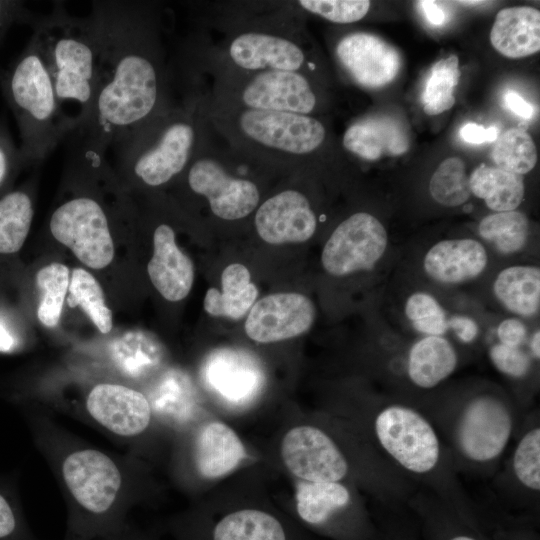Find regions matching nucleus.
Returning a JSON list of instances; mask_svg holds the SVG:
<instances>
[{
    "label": "nucleus",
    "instance_id": "f257e3e1",
    "mask_svg": "<svg viewBox=\"0 0 540 540\" xmlns=\"http://www.w3.org/2000/svg\"><path fill=\"white\" fill-rule=\"evenodd\" d=\"M160 12L151 2L92 4L100 49L97 84L87 119L69 136L106 154L173 101Z\"/></svg>",
    "mask_w": 540,
    "mask_h": 540
},
{
    "label": "nucleus",
    "instance_id": "f03ea898",
    "mask_svg": "<svg viewBox=\"0 0 540 540\" xmlns=\"http://www.w3.org/2000/svg\"><path fill=\"white\" fill-rule=\"evenodd\" d=\"M210 130L201 94L183 87L179 101L173 100L113 149L124 174L138 184L155 189L184 173Z\"/></svg>",
    "mask_w": 540,
    "mask_h": 540
},
{
    "label": "nucleus",
    "instance_id": "7ed1b4c3",
    "mask_svg": "<svg viewBox=\"0 0 540 540\" xmlns=\"http://www.w3.org/2000/svg\"><path fill=\"white\" fill-rule=\"evenodd\" d=\"M201 96L216 134L265 167L296 169L327 140L325 125L313 115L237 108Z\"/></svg>",
    "mask_w": 540,
    "mask_h": 540
},
{
    "label": "nucleus",
    "instance_id": "20e7f679",
    "mask_svg": "<svg viewBox=\"0 0 540 540\" xmlns=\"http://www.w3.org/2000/svg\"><path fill=\"white\" fill-rule=\"evenodd\" d=\"M28 22L73 133L87 119L95 94L100 58L95 23L91 15H70L61 3L47 15H32Z\"/></svg>",
    "mask_w": 540,
    "mask_h": 540
},
{
    "label": "nucleus",
    "instance_id": "39448f33",
    "mask_svg": "<svg viewBox=\"0 0 540 540\" xmlns=\"http://www.w3.org/2000/svg\"><path fill=\"white\" fill-rule=\"evenodd\" d=\"M1 86L19 129L18 148L23 164L42 161L71 134L72 127L59 106L33 35L2 76Z\"/></svg>",
    "mask_w": 540,
    "mask_h": 540
},
{
    "label": "nucleus",
    "instance_id": "423d86ee",
    "mask_svg": "<svg viewBox=\"0 0 540 540\" xmlns=\"http://www.w3.org/2000/svg\"><path fill=\"white\" fill-rule=\"evenodd\" d=\"M183 75L209 76L198 88L210 101L252 110L313 115L319 98L309 75L289 71L239 72L220 67L183 66Z\"/></svg>",
    "mask_w": 540,
    "mask_h": 540
},
{
    "label": "nucleus",
    "instance_id": "0eeeda50",
    "mask_svg": "<svg viewBox=\"0 0 540 540\" xmlns=\"http://www.w3.org/2000/svg\"><path fill=\"white\" fill-rule=\"evenodd\" d=\"M234 156L235 149L211 127L208 137L181 175L189 190L203 197L211 213L225 221L248 217L256 211L261 200L260 189L254 180L239 175L254 160L244 155L237 172H233Z\"/></svg>",
    "mask_w": 540,
    "mask_h": 540
},
{
    "label": "nucleus",
    "instance_id": "6e6552de",
    "mask_svg": "<svg viewBox=\"0 0 540 540\" xmlns=\"http://www.w3.org/2000/svg\"><path fill=\"white\" fill-rule=\"evenodd\" d=\"M373 433L382 453L401 470L433 482L447 471V455L429 419L402 403L382 405L374 414Z\"/></svg>",
    "mask_w": 540,
    "mask_h": 540
},
{
    "label": "nucleus",
    "instance_id": "1a4fd4ad",
    "mask_svg": "<svg viewBox=\"0 0 540 540\" xmlns=\"http://www.w3.org/2000/svg\"><path fill=\"white\" fill-rule=\"evenodd\" d=\"M451 436L457 453L467 462L488 464L505 451L514 430L510 405L494 394H479L460 408Z\"/></svg>",
    "mask_w": 540,
    "mask_h": 540
},
{
    "label": "nucleus",
    "instance_id": "9d476101",
    "mask_svg": "<svg viewBox=\"0 0 540 540\" xmlns=\"http://www.w3.org/2000/svg\"><path fill=\"white\" fill-rule=\"evenodd\" d=\"M49 229L87 267L102 269L114 257V242L107 212L94 196L76 194L52 212Z\"/></svg>",
    "mask_w": 540,
    "mask_h": 540
},
{
    "label": "nucleus",
    "instance_id": "9b49d317",
    "mask_svg": "<svg viewBox=\"0 0 540 540\" xmlns=\"http://www.w3.org/2000/svg\"><path fill=\"white\" fill-rule=\"evenodd\" d=\"M387 245L383 224L370 213L356 212L334 229L323 247L321 262L333 276L368 271L384 256Z\"/></svg>",
    "mask_w": 540,
    "mask_h": 540
},
{
    "label": "nucleus",
    "instance_id": "f8f14e48",
    "mask_svg": "<svg viewBox=\"0 0 540 540\" xmlns=\"http://www.w3.org/2000/svg\"><path fill=\"white\" fill-rule=\"evenodd\" d=\"M281 454L286 467L310 482H340L349 463L335 441L314 426H297L286 433Z\"/></svg>",
    "mask_w": 540,
    "mask_h": 540
},
{
    "label": "nucleus",
    "instance_id": "ddd939ff",
    "mask_svg": "<svg viewBox=\"0 0 540 540\" xmlns=\"http://www.w3.org/2000/svg\"><path fill=\"white\" fill-rule=\"evenodd\" d=\"M62 474L76 502L94 516L110 511L122 483L114 461L93 449L79 450L67 456Z\"/></svg>",
    "mask_w": 540,
    "mask_h": 540
},
{
    "label": "nucleus",
    "instance_id": "4468645a",
    "mask_svg": "<svg viewBox=\"0 0 540 540\" xmlns=\"http://www.w3.org/2000/svg\"><path fill=\"white\" fill-rule=\"evenodd\" d=\"M201 376L210 391L235 408L253 403L265 384L260 362L253 355L232 348L213 351L202 366Z\"/></svg>",
    "mask_w": 540,
    "mask_h": 540
},
{
    "label": "nucleus",
    "instance_id": "2eb2a0df",
    "mask_svg": "<svg viewBox=\"0 0 540 540\" xmlns=\"http://www.w3.org/2000/svg\"><path fill=\"white\" fill-rule=\"evenodd\" d=\"M315 307L299 293H276L265 296L250 309L245 322L249 338L271 343L305 333L313 324Z\"/></svg>",
    "mask_w": 540,
    "mask_h": 540
},
{
    "label": "nucleus",
    "instance_id": "dca6fc26",
    "mask_svg": "<svg viewBox=\"0 0 540 540\" xmlns=\"http://www.w3.org/2000/svg\"><path fill=\"white\" fill-rule=\"evenodd\" d=\"M317 223L308 197L294 188L283 189L265 199L254 215L259 237L269 244L307 241L314 235Z\"/></svg>",
    "mask_w": 540,
    "mask_h": 540
},
{
    "label": "nucleus",
    "instance_id": "f3484780",
    "mask_svg": "<svg viewBox=\"0 0 540 540\" xmlns=\"http://www.w3.org/2000/svg\"><path fill=\"white\" fill-rule=\"evenodd\" d=\"M335 55L351 79L365 88H379L390 83L401 66L398 51L367 32L343 36L336 45Z\"/></svg>",
    "mask_w": 540,
    "mask_h": 540
},
{
    "label": "nucleus",
    "instance_id": "a211bd4d",
    "mask_svg": "<svg viewBox=\"0 0 540 540\" xmlns=\"http://www.w3.org/2000/svg\"><path fill=\"white\" fill-rule=\"evenodd\" d=\"M86 408L98 423L120 436H135L143 432L152 413L144 394L111 383L93 387L87 397Z\"/></svg>",
    "mask_w": 540,
    "mask_h": 540
},
{
    "label": "nucleus",
    "instance_id": "6ab92c4d",
    "mask_svg": "<svg viewBox=\"0 0 540 540\" xmlns=\"http://www.w3.org/2000/svg\"><path fill=\"white\" fill-rule=\"evenodd\" d=\"M154 251L147 265L150 280L168 301H180L190 292L194 281L191 259L177 246L173 228L158 225L153 234Z\"/></svg>",
    "mask_w": 540,
    "mask_h": 540
},
{
    "label": "nucleus",
    "instance_id": "aec40b11",
    "mask_svg": "<svg viewBox=\"0 0 540 540\" xmlns=\"http://www.w3.org/2000/svg\"><path fill=\"white\" fill-rule=\"evenodd\" d=\"M487 265L485 247L472 238L441 240L429 248L423 259V268L429 278L447 285L473 280Z\"/></svg>",
    "mask_w": 540,
    "mask_h": 540
},
{
    "label": "nucleus",
    "instance_id": "412c9836",
    "mask_svg": "<svg viewBox=\"0 0 540 540\" xmlns=\"http://www.w3.org/2000/svg\"><path fill=\"white\" fill-rule=\"evenodd\" d=\"M343 147L365 160L384 155H401L409 148L403 127L389 117H366L352 123L342 139Z\"/></svg>",
    "mask_w": 540,
    "mask_h": 540
},
{
    "label": "nucleus",
    "instance_id": "4be33fe9",
    "mask_svg": "<svg viewBox=\"0 0 540 540\" xmlns=\"http://www.w3.org/2000/svg\"><path fill=\"white\" fill-rule=\"evenodd\" d=\"M490 41L496 51L508 58H522L540 49V12L529 6L500 10L494 20Z\"/></svg>",
    "mask_w": 540,
    "mask_h": 540
},
{
    "label": "nucleus",
    "instance_id": "5701e85b",
    "mask_svg": "<svg viewBox=\"0 0 540 540\" xmlns=\"http://www.w3.org/2000/svg\"><path fill=\"white\" fill-rule=\"evenodd\" d=\"M246 451L235 431L222 422H210L195 441V464L205 478L214 479L234 470Z\"/></svg>",
    "mask_w": 540,
    "mask_h": 540
},
{
    "label": "nucleus",
    "instance_id": "b1692460",
    "mask_svg": "<svg viewBox=\"0 0 540 540\" xmlns=\"http://www.w3.org/2000/svg\"><path fill=\"white\" fill-rule=\"evenodd\" d=\"M458 365V354L443 336H424L414 342L407 358V376L419 389L429 390L450 377Z\"/></svg>",
    "mask_w": 540,
    "mask_h": 540
},
{
    "label": "nucleus",
    "instance_id": "393cba45",
    "mask_svg": "<svg viewBox=\"0 0 540 540\" xmlns=\"http://www.w3.org/2000/svg\"><path fill=\"white\" fill-rule=\"evenodd\" d=\"M493 293L509 312L532 317L540 306V269L532 265H514L502 269L494 279Z\"/></svg>",
    "mask_w": 540,
    "mask_h": 540
},
{
    "label": "nucleus",
    "instance_id": "a878e982",
    "mask_svg": "<svg viewBox=\"0 0 540 540\" xmlns=\"http://www.w3.org/2000/svg\"><path fill=\"white\" fill-rule=\"evenodd\" d=\"M222 291L209 288L204 297V309L212 316L242 318L254 305L258 290L250 281L249 270L242 264L228 265L221 275Z\"/></svg>",
    "mask_w": 540,
    "mask_h": 540
},
{
    "label": "nucleus",
    "instance_id": "bb28decb",
    "mask_svg": "<svg viewBox=\"0 0 540 540\" xmlns=\"http://www.w3.org/2000/svg\"><path fill=\"white\" fill-rule=\"evenodd\" d=\"M352 501L349 489L341 482L300 481L296 489V512L311 526H324L345 510Z\"/></svg>",
    "mask_w": 540,
    "mask_h": 540
},
{
    "label": "nucleus",
    "instance_id": "cd10ccee",
    "mask_svg": "<svg viewBox=\"0 0 540 540\" xmlns=\"http://www.w3.org/2000/svg\"><path fill=\"white\" fill-rule=\"evenodd\" d=\"M151 411L167 423L182 425L195 416L197 400L189 378L182 372H167L148 399Z\"/></svg>",
    "mask_w": 540,
    "mask_h": 540
},
{
    "label": "nucleus",
    "instance_id": "c85d7f7f",
    "mask_svg": "<svg viewBox=\"0 0 540 540\" xmlns=\"http://www.w3.org/2000/svg\"><path fill=\"white\" fill-rule=\"evenodd\" d=\"M470 191L484 200L495 212L515 210L524 197V183L520 175L490 167L478 166L469 177Z\"/></svg>",
    "mask_w": 540,
    "mask_h": 540
},
{
    "label": "nucleus",
    "instance_id": "c756f323",
    "mask_svg": "<svg viewBox=\"0 0 540 540\" xmlns=\"http://www.w3.org/2000/svg\"><path fill=\"white\" fill-rule=\"evenodd\" d=\"M211 540H288V535L274 515L258 509H241L215 523Z\"/></svg>",
    "mask_w": 540,
    "mask_h": 540
},
{
    "label": "nucleus",
    "instance_id": "7c9ffc66",
    "mask_svg": "<svg viewBox=\"0 0 540 540\" xmlns=\"http://www.w3.org/2000/svg\"><path fill=\"white\" fill-rule=\"evenodd\" d=\"M34 215L31 195L22 189L0 198V253L20 250L30 231Z\"/></svg>",
    "mask_w": 540,
    "mask_h": 540
},
{
    "label": "nucleus",
    "instance_id": "2f4dec72",
    "mask_svg": "<svg viewBox=\"0 0 540 540\" xmlns=\"http://www.w3.org/2000/svg\"><path fill=\"white\" fill-rule=\"evenodd\" d=\"M117 367L131 377H142L158 368L163 360L160 343L143 332H131L112 349Z\"/></svg>",
    "mask_w": 540,
    "mask_h": 540
},
{
    "label": "nucleus",
    "instance_id": "473e14b6",
    "mask_svg": "<svg viewBox=\"0 0 540 540\" xmlns=\"http://www.w3.org/2000/svg\"><path fill=\"white\" fill-rule=\"evenodd\" d=\"M478 233L500 253L514 254L527 244L529 222L520 211L496 212L480 221Z\"/></svg>",
    "mask_w": 540,
    "mask_h": 540
},
{
    "label": "nucleus",
    "instance_id": "72a5a7b5",
    "mask_svg": "<svg viewBox=\"0 0 540 540\" xmlns=\"http://www.w3.org/2000/svg\"><path fill=\"white\" fill-rule=\"evenodd\" d=\"M68 303L79 306L98 330L109 333L113 327L112 312L105 303L103 290L87 270L75 268L69 282Z\"/></svg>",
    "mask_w": 540,
    "mask_h": 540
},
{
    "label": "nucleus",
    "instance_id": "f704fd0d",
    "mask_svg": "<svg viewBox=\"0 0 540 540\" xmlns=\"http://www.w3.org/2000/svg\"><path fill=\"white\" fill-rule=\"evenodd\" d=\"M458 64V57L451 54L432 66L421 95L426 114L443 113L455 104L454 92L460 78Z\"/></svg>",
    "mask_w": 540,
    "mask_h": 540
},
{
    "label": "nucleus",
    "instance_id": "c9c22d12",
    "mask_svg": "<svg viewBox=\"0 0 540 540\" xmlns=\"http://www.w3.org/2000/svg\"><path fill=\"white\" fill-rule=\"evenodd\" d=\"M69 282V268L62 263L53 262L38 271L36 284L40 302L37 316L43 325L55 327L59 323Z\"/></svg>",
    "mask_w": 540,
    "mask_h": 540
},
{
    "label": "nucleus",
    "instance_id": "e433bc0d",
    "mask_svg": "<svg viewBox=\"0 0 540 540\" xmlns=\"http://www.w3.org/2000/svg\"><path fill=\"white\" fill-rule=\"evenodd\" d=\"M491 157L497 168L521 176L534 168L537 151L525 130L512 128L497 137Z\"/></svg>",
    "mask_w": 540,
    "mask_h": 540
},
{
    "label": "nucleus",
    "instance_id": "4c0bfd02",
    "mask_svg": "<svg viewBox=\"0 0 540 540\" xmlns=\"http://www.w3.org/2000/svg\"><path fill=\"white\" fill-rule=\"evenodd\" d=\"M429 191L432 198L443 206L464 204L471 191L463 160L459 157L443 160L430 179Z\"/></svg>",
    "mask_w": 540,
    "mask_h": 540
},
{
    "label": "nucleus",
    "instance_id": "58836bf2",
    "mask_svg": "<svg viewBox=\"0 0 540 540\" xmlns=\"http://www.w3.org/2000/svg\"><path fill=\"white\" fill-rule=\"evenodd\" d=\"M404 312L413 328L425 336H443L449 329L444 308L428 292L412 293L405 302Z\"/></svg>",
    "mask_w": 540,
    "mask_h": 540
},
{
    "label": "nucleus",
    "instance_id": "ea45409f",
    "mask_svg": "<svg viewBox=\"0 0 540 540\" xmlns=\"http://www.w3.org/2000/svg\"><path fill=\"white\" fill-rule=\"evenodd\" d=\"M512 471L521 486L533 493L540 490V428L527 430L518 441L512 457Z\"/></svg>",
    "mask_w": 540,
    "mask_h": 540
},
{
    "label": "nucleus",
    "instance_id": "a19ab883",
    "mask_svg": "<svg viewBox=\"0 0 540 540\" xmlns=\"http://www.w3.org/2000/svg\"><path fill=\"white\" fill-rule=\"evenodd\" d=\"M298 9L338 24H349L363 19L369 12L367 0H299Z\"/></svg>",
    "mask_w": 540,
    "mask_h": 540
},
{
    "label": "nucleus",
    "instance_id": "79ce46f5",
    "mask_svg": "<svg viewBox=\"0 0 540 540\" xmlns=\"http://www.w3.org/2000/svg\"><path fill=\"white\" fill-rule=\"evenodd\" d=\"M490 360L498 371L516 379L525 377L531 369V357L520 348L497 343L489 350Z\"/></svg>",
    "mask_w": 540,
    "mask_h": 540
},
{
    "label": "nucleus",
    "instance_id": "37998d69",
    "mask_svg": "<svg viewBox=\"0 0 540 540\" xmlns=\"http://www.w3.org/2000/svg\"><path fill=\"white\" fill-rule=\"evenodd\" d=\"M21 164L19 148L12 140L6 124L0 121V188Z\"/></svg>",
    "mask_w": 540,
    "mask_h": 540
},
{
    "label": "nucleus",
    "instance_id": "c03bdc74",
    "mask_svg": "<svg viewBox=\"0 0 540 540\" xmlns=\"http://www.w3.org/2000/svg\"><path fill=\"white\" fill-rule=\"evenodd\" d=\"M497 337L500 344L519 348L527 338V328L518 318H506L497 327Z\"/></svg>",
    "mask_w": 540,
    "mask_h": 540
},
{
    "label": "nucleus",
    "instance_id": "a18cd8bd",
    "mask_svg": "<svg viewBox=\"0 0 540 540\" xmlns=\"http://www.w3.org/2000/svg\"><path fill=\"white\" fill-rule=\"evenodd\" d=\"M459 135L465 142L482 144L495 141L499 135V129L495 126L485 128L474 122H469L461 127Z\"/></svg>",
    "mask_w": 540,
    "mask_h": 540
},
{
    "label": "nucleus",
    "instance_id": "49530a36",
    "mask_svg": "<svg viewBox=\"0 0 540 540\" xmlns=\"http://www.w3.org/2000/svg\"><path fill=\"white\" fill-rule=\"evenodd\" d=\"M31 16L32 14L24 10L20 2L0 0V39L14 21H29Z\"/></svg>",
    "mask_w": 540,
    "mask_h": 540
},
{
    "label": "nucleus",
    "instance_id": "de8ad7c7",
    "mask_svg": "<svg viewBox=\"0 0 540 540\" xmlns=\"http://www.w3.org/2000/svg\"><path fill=\"white\" fill-rule=\"evenodd\" d=\"M448 327L455 332L457 338L463 343L473 342L479 334V326L475 320L464 315L449 318Z\"/></svg>",
    "mask_w": 540,
    "mask_h": 540
},
{
    "label": "nucleus",
    "instance_id": "09e8293b",
    "mask_svg": "<svg viewBox=\"0 0 540 540\" xmlns=\"http://www.w3.org/2000/svg\"><path fill=\"white\" fill-rule=\"evenodd\" d=\"M19 529L18 519L9 502L0 494V540H9L16 536Z\"/></svg>",
    "mask_w": 540,
    "mask_h": 540
},
{
    "label": "nucleus",
    "instance_id": "8fccbe9b",
    "mask_svg": "<svg viewBox=\"0 0 540 540\" xmlns=\"http://www.w3.org/2000/svg\"><path fill=\"white\" fill-rule=\"evenodd\" d=\"M503 103L508 110L524 120L532 119L536 113L534 105L526 101L520 94L513 90L505 92L503 95Z\"/></svg>",
    "mask_w": 540,
    "mask_h": 540
},
{
    "label": "nucleus",
    "instance_id": "3c124183",
    "mask_svg": "<svg viewBox=\"0 0 540 540\" xmlns=\"http://www.w3.org/2000/svg\"><path fill=\"white\" fill-rule=\"evenodd\" d=\"M425 19L434 26H440L446 22L447 16L442 7L435 1L417 2Z\"/></svg>",
    "mask_w": 540,
    "mask_h": 540
},
{
    "label": "nucleus",
    "instance_id": "603ef678",
    "mask_svg": "<svg viewBox=\"0 0 540 540\" xmlns=\"http://www.w3.org/2000/svg\"><path fill=\"white\" fill-rule=\"evenodd\" d=\"M14 346V339L8 330L0 323V351H10Z\"/></svg>",
    "mask_w": 540,
    "mask_h": 540
},
{
    "label": "nucleus",
    "instance_id": "864d4df0",
    "mask_svg": "<svg viewBox=\"0 0 540 540\" xmlns=\"http://www.w3.org/2000/svg\"><path fill=\"white\" fill-rule=\"evenodd\" d=\"M530 352L535 359L540 357V332L536 330L530 339Z\"/></svg>",
    "mask_w": 540,
    "mask_h": 540
},
{
    "label": "nucleus",
    "instance_id": "5fc2aeb1",
    "mask_svg": "<svg viewBox=\"0 0 540 540\" xmlns=\"http://www.w3.org/2000/svg\"><path fill=\"white\" fill-rule=\"evenodd\" d=\"M457 3L463 6L474 7V6L482 5L486 2L485 1H458Z\"/></svg>",
    "mask_w": 540,
    "mask_h": 540
},
{
    "label": "nucleus",
    "instance_id": "6e6d98bb",
    "mask_svg": "<svg viewBox=\"0 0 540 540\" xmlns=\"http://www.w3.org/2000/svg\"><path fill=\"white\" fill-rule=\"evenodd\" d=\"M450 540H476L470 536H466V535H459V536H455L453 538H451Z\"/></svg>",
    "mask_w": 540,
    "mask_h": 540
}]
</instances>
